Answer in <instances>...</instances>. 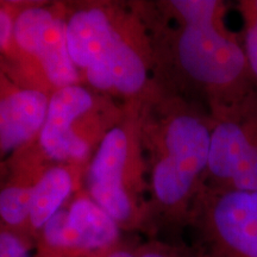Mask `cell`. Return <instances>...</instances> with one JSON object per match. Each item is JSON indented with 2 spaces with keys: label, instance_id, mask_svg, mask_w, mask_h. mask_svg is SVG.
Masks as SVG:
<instances>
[{
  "label": "cell",
  "instance_id": "cell-17",
  "mask_svg": "<svg viewBox=\"0 0 257 257\" xmlns=\"http://www.w3.org/2000/svg\"><path fill=\"white\" fill-rule=\"evenodd\" d=\"M136 246L137 245H133L130 243H124L123 240H120L119 243L111 246V248L99 252H94L86 257H135Z\"/></svg>",
  "mask_w": 257,
  "mask_h": 257
},
{
  "label": "cell",
  "instance_id": "cell-9",
  "mask_svg": "<svg viewBox=\"0 0 257 257\" xmlns=\"http://www.w3.org/2000/svg\"><path fill=\"white\" fill-rule=\"evenodd\" d=\"M93 96L79 85L54 92L49 99L46 120L40 133L44 154L55 161L83 160L89 144L74 130V124L93 107Z\"/></svg>",
  "mask_w": 257,
  "mask_h": 257
},
{
  "label": "cell",
  "instance_id": "cell-10",
  "mask_svg": "<svg viewBox=\"0 0 257 257\" xmlns=\"http://www.w3.org/2000/svg\"><path fill=\"white\" fill-rule=\"evenodd\" d=\"M49 99L37 89H18L8 83L0 121V157L14 153L41 133Z\"/></svg>",
  "mask_w": 257,
  "mask_h": 257
},
{
  "label": "cell",
  "instance_id": "cell-7",
  "mask_svg": "<svg viewBox=\"0 0 257 257\" xmlns=\"http://www.w3.org/2000/svg\"><path fill=\"white\" fill-rule=\"evenodd\" d=\"M120 231L91 198H78L40 231L37 257H86L119 243Z\"/></svg>",
  "mask_w": 257,
  "mask_h": 257
},
{
  "label": "cell",
  "instance_id": "cell-15",
  "mask_svg": "<svg viewBox=\"0 0 257 257\" xmlns=\"http://www.w3.org/2000/svg\"><path fill=\"white\" fill-rule=\"evenodd\" d=\"M135 257H201L193 246L184 244L152 239L149 242L138 244Z\"/></svg>",
  "mask_w": 257,
  "mask_h": 257
},
{
  "label": "cell",
  "instance_id": "cell-13",
  "mask_svg": "<svg viewBox=\"0 0 257 257\" xmlns=\"http://www.w3.org/2000/svg\"><path fill=\"white\" fill-rule=\"evenodd\" d=\"M160 10L175 23H226L227 5L221 0H170L160 3Z\"/></svg>",
  "mask_w": 257,
  "mask_h": 257
},
{
  "label": "cell",
  "instance_id": "cell-11",
  "mask_svg": "<svg viewBox=\"0 0 257 257\" xmlns=\"http://www.w3.org/2000/svg\"><path fill=\"white\" fill-rule=\"evenodd\" d=\"M72 189V175L62 167L48 169L32 186L29 223L31 240L37 238L48 220L62 208L63 202L69 198Z\"/></svg>",
  "mask_w": 257,
  "mask_h": 257
},
{
  "label": "cell",
  "instance_id": "cell-3",
  "mask_svg": "<svg viewBox=\"0 0 257 257\" xmlns=\"http://www.w3.org/2000/svg\"><path fill=\"white\" fill-rule=\"evenodd\" d=\"M67 44L75 67L85 70L94 88L135 95L149 86L152 55L125 40L102 9L74 12L67 21Z\"/></svg>",
  "mask_w": 257,
  "mask_h": 257
},
{
  "label": "cell",
  "instance_id": "cell-14",
  "mask_svg": "<svg viewBox=\"0 0 257 257\" xmlns=\"http://www.w3.org/2000/svg\"><path fill=\"white\" fill-rule=\"evenodd\" d=\"M237 10L242 19L239 36L253 88L257 92V0H239Z\"/></svg>",
  "mask_w": 257,
  "mask_h": 257
},
{
  "label": "cell",
  "instance_id": "cell-4",
  "mask_svg": "<svg viewBox=\"0 0 257 257\" xmlns=\"http://www.w3.org/2000/svg\"><path fill=\"white\" fill-rule=\"evenodd\" d=\"M187 227L201 257H257V192L201 189Z\"/></svg>",
  "mask_w": 257,
  "mask_h": 257
},
{
  "label": "cell",
  "instance_id": "cell-6",
  "mask_svg": "<svg viewBox=\"0 0 257 257\" xmlns=\"http://www.w3.org/2000/svg\"><path fill=\"white\" fill-rule=\"evenodd\" d=\"M131 141L124 127L105 135L89 167V194L120 230H148V207L126 187Z\"/></svg>",
  "mask_w": 257,
  "mask_h": 257
},
{
  "label": "cell",
  "instance_id": "cell-12",
  "mask_svg": "<svg viewBox=\"0 0 257 257\" xmlns=\"http://www.w3.org/2000/svg\"><path fill=\"white\" fill-rule=\"evenodd\" d=\"M32 186L15 181L0 187V225L31 242L30 223Z\"/></svg>",
  "mask_w": 257,
  "mask_h": 257
},
{
  "label": "cell",
  "instance_id": "cell-2",
  "mask_svg": "<svg viewBox=\"0 0 257 257\" xmlns=\"http://www.w3.org/2000/svg\"><path fill=\"white\" fill-rule=\"evenodd\" d=\"M165 19L153 60L163 89L201 105L211 115L255 93L239 34L226 23H175Z\"/></svg>",
  "mask_w": 257,
  "mask_h": 257
},
{
  "label": "cell",
  "instance_id": "cell-5",
  "mask_svg": "<svg viewBox=\"0 0 257 257\" xmlns=\"http://www.w3.org/2000/svg\"><path fill=\"white\" fill-rule=\"evenodd\" d=\"M201 189L257 192V92L212 115Z\"/></svg>",
  "mask_w": 257,
  "mask_h": 257
},
{
  "label": "cell",
  "instance_id": "cell-16",
  "mask_svg": "<svg viewBox=\"0 0 257 257\" xmlns=\"http://www.w3.org/2000/svg\"><path fill=\"white\" fill-rule=\"evenodd\" d=\"M15 18L16 12L12 5L0 3V51H5L11 44Z\"/></svg>",
  "mask_w": 257,
  "mask_h": 257
},
{
  "label": "cell",
  "instance_id": "cell-8",
  "mask_svg": "<svg viewBox=\"0 0 257 257\" xmlns=\"http://www.w3.org/2000/svg\"><path fill=\"white\" fill-rule=\"evenodd\" d=\"M11 44L25 55L35 57L56 89L78 85V68L67 44V22L53 10L32 6L18 11Z\"/></svg>",
  "mask_w": 257,
  "mask_h": 257
},
{
  "label": "cell",
  "instance_id": "cell-1",
  "mask_svg": "<svg viewBox=\"0 0 257 257\" xmlns=\"http://www.w3.org/2000/svg\"><path fill=\"white\" fill-rule=\"evenodd\" d=\"M141 138L149 150L148 230L188 226L204 185L213 119L206 108L155 82L147 95Z\"/></svg>",
  "mask_w": 257,
  "mask_h": 257
}]
</instances>
